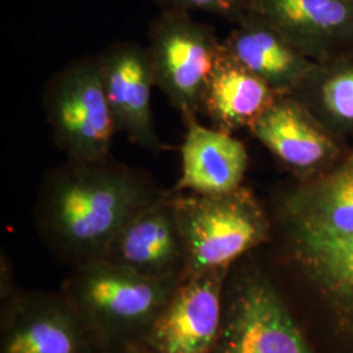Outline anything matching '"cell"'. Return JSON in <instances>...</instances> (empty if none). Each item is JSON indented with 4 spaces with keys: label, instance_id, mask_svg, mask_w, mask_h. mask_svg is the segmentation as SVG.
<instances>
[{
    "label": "cell",
    "instance_id": "6da1fadb",
    "mask_svg": "<svg viewBox=\"0 0 353 353\" xmlns=\"http://www.w3.org/2000/svg\"><path fill=\"white\" fill-rule=\"evenodd\" d=\"M261 250L316 353H353V141L327 173L290 176L265 204Z\"/></svg>",
    "mask_w": 353,
    "mask_h": 353
},
{
    "label": "cell",
    "instance_id": "7a4b0ae2",
    "mask_svg": "<svg viewBox=\"0 0 353 353\" xmlns=\"http://www.w3.org/2000/svg\"><path fill=\"white\" fill-rule=\"evenodd\" d=\"M166 192L148 173L115 161H70L48 172L38 192L41 240L70 267L100 259L115 234Z\"/></svg>",
    "mask_w": 353,
    "mask_h": 353
},
{
    "label": "cell",
    "instance_id": "3957f363",
    "mask_svg": "<svg viewBox=\"0 0 353 353\" xmlns=\"http://www.w3.org/2000/svg\"><path fill=\"white\" fill-rule=\"evenodd\" d=\"M179 283L141 276L103 258L71 267L61 290L103 352L135 348Z\"/></svg>",
    "mask_w": 353,
    "mask_h": 353
},
{
    "label": "cell",
    "instance_id": "277c9868",
    "mask_svg": "<svg viewBox=\"0 0 353 353\" xmlns=\"http://www.w3.org/2000/svg\"><path fill=\"white\" fill-rule=\"evenodd\" d=\"M210 353H316L261 249L228 272L221 327Z\"/></svg>",
    "mask_w": 353,
    "mask_h": 353
},
{
    "label": "cell",
    "instance_id": "5b68a950",
    "mask_svg": "<svg viewBox=\"0 0 353 353\" xmlns=\"http://www.w3.org/2000/svg\"><path fill=\"white\" fill-rule=\"evenodd\" d=\"M188 252L186 279L229 268L271 240L268 208L249 186L219 195L174 192Z\"/></svg>",
    "mask_w": 353,
    "mask_h": 353
},
{
    "label": "cell",
    "instance_id": "8992f818",
    "mask_svg": "<svg viewBox=\"0 0 353 353\" xmlns=\"http://www.w3.org/2000/svg\"><path fill=\"white\" fill-rule=\"evenodd\" d=\"M42 103L54 141L67 160L93 163L110 157L118 130L97 55L77 58L51 76Z\"/></svg>",
    "mask_w": 353,
    "mask_h": 353
},
{
    "label": "cell",
    "instance_id": "52a82bcc",
    "mask_svg": "<svg viewBox=\"0 0 353 353\" xmlns=\"http://www.w3.org/2000/svg\"><path fill=\"white\" fill-rule=\"evenodd\" d=\"M221 43L212 26L186 11L163 10L148 26L147 50L156 87L183 123L201 114L203 90Z\"/></svg>",
    "mask_w": 353,
    "mask_h": 353
},
{
    "label": "cell",
    "instance_id": "ba28073f",
    "mask_svg": "<svg viewBox=\"0 0 353 353\" xmlns=\"http://www.w3.org/2000/svg\"><path fill=\"white\" fill-rule=\"evenodd\" d=\"M0 353H105L62 290H24L0 309Z\"/></svg>",
    "mask_w": 353,
    "mask_h": 353
},
{
    "label": "cell",
    "instance_id": "9c48e42d",
    "mask_svg": "<svg viewBox=\"0 0 353 353\" xmlns=\"http://www.w3.org/2000/svg\"><path fill=\"white\" fill-rule=\"evenodd\" d=\"M229 268L186 279L153 321L139 344L140 353H210L219 336Z\"/></svg>",
    "mask_w": 353,
    "mask_h": 353
},
{
    "label": "cell",
    "instance_id": "30bf717a",
    "mask_svg": "<svg viewBox=\"0 0 353 353\" xmlns=\"http://www.w3.org/2000/svg\"><path fill=\"white\" fill-rule=\"evenodd\" d=\"M248 131L296 179L327 173L351 145L334 137L300 102L287 94H279Z\"/></svg>",
    "mask_w": 353,
    "mask_h": 353
},
{
    "label": "cell",
    "instance_id": "8fae6325",
    "mask_svg": "<svg viewBox=\"0 0 353 353\" xmlns=\"http://www.w3.org/2000/svg\"><path fill=\"white\" fill-rule=\"evenodd\" d=\"M102 258L145 278L183 281L188 252L173 191H166L134 214L115 234Z\"/></svg>",
    "mask_w": 353,
    "mask_h": 353
},
{
    "label": "cell",
    "instance_id": "7c38bea8",
    "mask_svg": "<svg viewBox=\"0 0 353 353\" xmlns=\"http://www.w3.org/2000/svg\"><path fill=\"white\" fill-rule=\"evenodd\" d=\"M97 61L118 132L145 150L163 151L152 113L156 81L147 48L135 41H117L97 55Z\"/></svg>",
    "mask_w": 353,
    "mask_h": 353
},
{
    "label": "cell",
    "instance_id": "4fadbf2b",
    "mask_svg": "<svg viewBox=\"0 0 353 353\" xmlns=\"http://www.w3.org/2000/svg\"><path fill=\"white\" fill-rule=\"evenodd\" d=\"M252 13L316 63L353 54V4L348 0H252Z\"/></svg>",
    "mask_w": 353,
    "mask_h": 353
},
{
    "label": "cell",
    "instance_id": "5bb4252c",
    "mask_svg": "<svg viewBox=\"0 0 353 353\" xmlns=\"http://www.w3.org/2000/svg\"><path fill=\"white\" fill-rule=\"evenodd\" d=\"M185 126L181 176L172 191L219 195L243 186L249 168V153L243 143L232 134L203 126L198 119Z\"/></svg>",
    "mask_w": 353,
    "mask_h": 353
},
{
    "label": "cell",
    "instance_id": "9a60e30c",
    "mask_svg": "<svg viewBox=\"0 0 353 353\" xmlns=\"http://www.w3.org/2000/svg\"><path fill=\"white\" fill-rule=\"evenodd\" d=\"M278 96L221 43L203 90L201 114L208 118L211 127L233 135L249 130Z\"/></svg>",
    "mask_w": 353,
    "mask_h": 353
},
{
    "label": "cell",
    "instance_id": "2e32d148",
    "mask_svg": "<svg viewBox=\"0 0 353 353\" xmlns=\"http://www.w3.org/2000/svg\"><path fill=\"white\" fill-rule=\"evenodd\" d=\"M223 43L232 57L278 94H290L316 63L255 13L233 26Z\"/></svg>",
    "mask_w": 353,
    "mask_h": 353
},
{
    "label": "cell",
    "instance_id": "e0dca14e",
    "mask_svg": "<svg viewBox=\"0 0 353 353\" xmlns=\"http://www.w3.org/2000/svg\"><path fill=\"white\" fill-rule=\"evenodd\" d=\"M334 137L353 141V54L314 63L290 94Z\"/></svg>",
    "mask_w": 353,
    "mask_h": 353
},
{
    "label": "cell",
    "instance_id": "ac0fdd59",
    "mask_svg": "<svg viewBox=\"0 0 353 353\" xmlns=\"http://www.w3.org/2000/svg\"><path fill=\"white\" fill-rule=\"evenodd\" d=\"M161 11L176 10L186 12L210 13L224 19L232 26L239 24L252 13V0H152Z\"/></svg>",
    "mask_w": 353,
    "mask_h": 353
},
{
    "label": "cell",
    "instance_id": "d6986e66",
    "mask_svg": "<svg viewBox=\"0 0 353 353\" xmlns=\"http://www.w3.org/2000/svg\"><path fill=\"white\" fill-rule=\"evenodd\" d=\"M24 292L16 281L12 262L10 256L1 252L0 258V309L11 303Z\"/></svg>",
    "mask_w": 353,
    "mask_h": 353
},
{
    "label": "cell",
    "instance_id": "ffe728a7",
    "mask_svg": "<svg viewBox=\"0 0 353 353\" xmlns=\"http://www.w3.org/2000/svg\"><path fill=\"white\" fill-rule=\"evenodd\" d=\"M105 353H140L139 351H137V350H122V351H114V352H105Z\"/></svg>",
    "mask_w": 353,
    "mask_h": 353
},
{
    "label": "cell",
    "instance_id": "44dd1931",
    "mask_svg": "<svg viewBox=\"0 0 353 353\" xmlns=\"http://www.w3.org/2000/svg\"><path fill=\"white\" fill-rule=\"evenodd\" d=\"M348 1H350V3H352L353 4V0H348Z\"/></svg>",
    "mask_w": 353,
    "mask_h": 353
}]
</instances>
